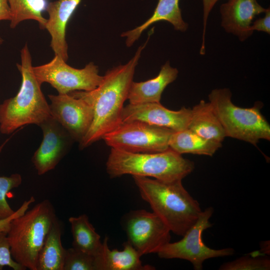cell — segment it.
<instances>
[{"label": "cell", "instance_id": "7c38bea8", "mask_svg": "<svg viewBox=\"0 0 270 270\" xmlns=\"http://www.w3.org/2000/svg\"><path fill=\"white\" fill-rule=\"evenodd\" d=\"M38 126L43 133L42 140L34 153L32 162L38 175L54 169L66 154L74 140L68 132L52 116Z\"/></svg>", "mask_w": 270, "mask_h": 270}, {"label": "cell", "instance_id": "f1b7e54d", "mask_svg": "<svg viewBox=\"0 0 270 270\" xmlns=\"http://www.w3.org/2000/svg\"><path fill=\"white\" fill-rule=\"evenodd\" d=\"M203 5V32L200 54H205V34L207 20L210 12L218 0H202Z\"/></svg>", "mask_w": 270, "mask_h": 270}, {"label": "cell", "instance_id": "2e32d148", "mask_svg": "<svg viewBox=\"0 0 270 270\" xmlns=\"http://www.w3.org/2000/svg\"><path fill=\"white\" fill-rule=\"evenodd\" d=\"M178 72V70L167 62L162 66L156 77L144 82L132 81L127 98L130 104L160 103L163 91L176 78Z\"/></svg>", "mask_w": 270, "mask_h": 270}, {"label": "cell", "instance_id": "f546056e", "mask_svg": "<svg viewBox=\"0 0 270 270\" xmlns=\"http://www.w3.org/2000/svg\"><path fill=\"white\" fill-rule=\"evenodd\" d=\"M265 16L262 18L255 20L251 25V30L253 32L255 30L259 32H264L268 34H270V8H266Z\"/></svg>", "mask_w": 270, "mask_h": 270}, {"label": "cell", "instance_id": "484cf974", "mask_svg": "<svg viewBox=\"0 0 270 270\" xmlns=\"http://www.w3.org/2000/svg\"><path fill=\"white\" fill-rule=\"evenodd\" d=\"M22 182V176L18 174L9 176H0V219L7 218L14 212L6 198L7 194L13 188L18 187Z\"/></svg>", "mask_w": 270, "mask_h": 270}, {"label": "cell", "instance_id": "cb8c5ba5", "mask_svg": "<svg viewBox=\"0 0 270 270\" xmlns=\"http://www.w3.org/2000/svg\"><path fill=\"white\" fill-rule=\"evenodd\" d=\"M259 252L242 256L238 258L222 264L220 270H269L270 260L266 257L260 256Z\"/></svg>", "mask_w": 270, "mask_h": 270}, {"label": "cell", "instance_id": "7a4b0ae2", "mask_svg": "<svg viewBox=\"0 0 270 270\" xmlns=\"http://www.w3.org/2000/svg\"><path fill=\"white\" fill-rule=\"evenodd\" d=\"M132 178L142 198L170 232L182 236L196 222L202 210L182 180L165 182L144 176Z\"/></svg>", "mask_w": 270, "mask_h": 270}, {"label": "cell", "instance_id": "83f0119b", "mask_svg": "<svg viewBox=\"0 0 270 270\" xmlns=\"http://www.w3.org/2000/svg\"><path fill=\"white\" fill-rule=\"evenodd\" d=\"M35 201L34 196H31L29 200H25L22 206L14 212L10 216L4 219H0V232H8L11 222L15 218L24 214L29 208L31 204Z\"/></svg>", "mask_w": 270, "mask_h": 270}, {"label": "cell", "instance_id": "277c9868", "mask_svg": "<svg viewBox=\"0 0 270 270\" xmlns=\"http://www.w3.org/2000/svg\"><path fill=\"white\" fill-rule=\"evenodd\" d=\"M194 168L193 162L170 148L153 153H135L111 148L106 163V172L112 178L130 174L165 182L182 180Z\"/></svg>", "mask_w": 270, "mask_h": 270}, {"label": "cell", "instance_id": "ba28073f", "mask_svg": "<svg viewBox=\"0 0 270 270\" xmlns=\"http://www.w3.org/2000/svg\"><path fill=\"white\" fill-rule=\"evenodd\" d=\"M213 212L212 207L202 210L196 222L182 236L183 238L165 244L156 253L158 256L165 259L186 260L192 264L195 270H201L204 262L208 259L233 255L235 252L233 248L213 249L206 246L202 241L203 232L212 226L210 219Z\"/></svg>", "mask_w": 270, "mask_h": 270}, {"label": "cell", "instance_id": "9a60e30c", "mask_svg": "<svg viewBox=\"0 0 270 270\" xmlns=\"http://www.w3.org/2000/svg\"><path fill=\"white\" fill-rule=\"evenodd\" d=\"M81 0H57L48 3L45 28L50 37V46L56 55L66 62L68 59V46L66 40L68 24Z\"/></svg>", "mask_w": 270, "mask_h": 270}, {"label": "cell", "instance_id": "ac0fdd59", "mask_svg": "<svg viewBox=\"0 0 270 270\" xmlns=\"http://www.w3.org/2000/svg\"><path fill=\"white\" fill-rule=\"evenodd\" d=\"M180 0H158L152 16L144 24L132 30L123 32L126 45L132 46L140 38L142 32L152 24L164 20L170 23L175 30L185 32L188 24L182 19L179 6Z\"/></svg>", "mask_w": 270, "mask_h": 270}, {"label": "cell", "instance_id": "3957f363", "mask_svg": "<svg viewBox=\"0 0 270 270\" xmlns=\"http://www.w3.org/2000/svg\"><path fill=\"white\" fill-rule=\"evenodd\" d=\"M20 64L16 66L22 76L20 90L13 98L0 104V132L9 134L28 124L38 126L51 116L41 90L42 84L33 72L32 59L27 44L20 50Z\"/></svg>", "mask_w": 270, "mask_h": 270}, {"label": "cell", "instance_id": "30bf717a", "mask_svg": "<svg viewBox=\"0 0 270 270\" xmlns=\"http://www.w3.org/2000/svg\"><path fill=\"white\" fill-rule=\"evenodd\" d=\"M128 240L141 256L157 253L170 242V231L155 213L144 210L130 212L124 218Z\"/></svg>", "mask_w": 270, "mask_h": 270}, {"label": "cell", "instance_id": "ffe728a7", "mask_svg": "<svg viewBox=\"0 0 270 270\" xmlns=\"http://www.w3.org/2000/svg\"><path fill=\"white\" fill-rule=\"evenodd\" d=\"M62 224L56 218L40 251L37 270H63L66 249L62 243Z\"/></svg>", "mask_w": 270, "mask_h": 270}, {"label": "cell", "instance_id": "5b68a950", "mask_svg": "<svg viewBox=\"0 0 270 270\" xmlns=\"http://www.w3.org/2000/svg\"><path fill=\"white\" fill-rule=\"evenodd\" d=\"M56 218L53 206L44 200L11 222L7 236L12 256L26 270H37L40 251Z\"/></svg>", "mask_w": 270, "mask_h": 270}, {"label": "cell", "instance_id": "52a82bcc", "mask_svg": "<svg viewBox=\"0 0 270 270\" xmlns=\"http://www.w3.org/2000/svg\"><path fill=\"white\" fill-rule=\"evenodd\" d=\"M174 132L140 121L122 122L102 138L111 148L135 153H153L168 148Z\"/></svg>", "mask_w": 270, "mask_h": 270}, {"label": "cell", "instance_id": "9c48e42d", "mask_svg": "<svg viewBox=\"0 0 270 270\" xmlns=\"http://www.w3.org/2000/svg\"><path fill=\"white\" fill-rule=\"evenodd\" d=\"M66 62L54 55L48 62L33 66V72L42 84H50L58 94H67L76 90L90 91L102 81L103 76L99 74L98 66L92 62L81 69L72 68Z\"/></svg>", "mask_w": 270, "mask_h": 270}, {"label": "cell", "instance_id": "8992f818", "mask_svg": "<svg viewBox=\"0 0 270 270\" xmlns=\"http://www.w3.org/2000/svg\"><path fill=\"white\" fill-rule=\"evenodd\" d=\"M227 88L214 89L208 94L214 112L226 136L256 146L260 140H270V126L261 113V103L244 108L234 105Z\"/></svg>", "mask_w": 270, "mask_h": 270}, {"label": "cell", "instance_id": "e0dca14e", "mask_svg": "<svg viewBox=\"0 0 270 270\" xmlns=\"http://www.w3.org/2000/svg\"><path fill=\"white\" fill-rule=\"evenodd\" d=\"M108 238L106 236L102 242V252L95 256L97 270H152V266L143 265L142 256L128 242L123 244L124 249L110 250L108 246Z\"/></svg>", "mask_w": 270, "mask_h": 270}, {"label": "cell", "instance_id": "4fadbf2b", "mask_svg": "<svg viewBox=\"0 0 270 270\" xmlns=\"http://www.w3.org/2000/svg\"><path fill=\"white\" fill-rule=\"evenodd\" d=\"M190 116L191 108L184 106L180 110H172L165 108L160 102L129 104L123 108L122 121H140L179 132L188 128Z\"/></svg>", "mask_w": 270, "mask_h": 270}, {"label": "cell", "instance_id": "7402d4cb", "mask_svg": "<svg viewBox=\"0 0 270 270\" xmlns=\"http://www.w3.org/2000/svg\"><path fill=\"white\" fill-rule=\"evenodd\" d=\"M72 236V247L96 256L100 254L102 242L100 236L90 223L86 214L68 218Z\"/></svg>", "mask_w": 270, "mask_h": 270}, {"label": "cell", "instance_id": "5bb4252c", "mask_svg": "<svg viewBox=\"0 0 270 270\" xmlns=\"http://www.w3.org/2000/svg\"><path fill=\"white\" fill-rule=\"evenodd\" d=\"M266 10L257 0H228L220 7L221 25L242 42L253 33L250 28L253 19Z\"/></svg>", "mask_w": 270, "mask_h": 270}, {"label": "cell", "instance_id": "d6986e66", "mask_svg": "<svg viewBox=\"0 0 270 270\" xmlns=\"http://www.w3.org/2000/svg\"><path fill=\"white\" fill-rule=\"evenodd\" d=\"M188 129L206 139L222 142L226 137L210 102L202 100L191 109Z\"/></svg>", "mask_w": 270, "mask_h": 270}, {"label": "cell", "instance_id": "4316f807", "mask_svg": "<svg viewBox=\"0 0 270 270\" xmlns=\"http://www.w3.org/2000/svg\"><path fill=\"white\" fill-rule=\"evenodd\" d=\"M8 266L14 270H24L12 257L7 233L0 232V270Z\"/></svg>", "mask_w": 270, "mask_h": 270}, {"label": "cell", "instance_id": "1f68e13d", "mask_svg": "<svg viewBox=\"0 0 270 270\" xmlns=\"http://www.w3.org/2000/svg\"><path fill=\"white\" fill-rule=\"evenodd\" d=\"M270 240L261 242L260 243V254L270 255Z\"/></svg>", "mask_w": 270, "mask_h": 270}, {"label": "cell", "instance_id": "8fae6325", "mask_svg": "<svg viewBox=\"0 0 270 270\" xmlns=\"http://www.w3.org/2000/svg\"><path fill=\"white\" fill-rule=\"evenodd\" d=\"M51 116L79 142L88 132L94 118L92 106L73 92L49 94Z\"/></svg>", "mask_w": 270, "mask_h": 270}, {"label": "cell", "instance_id": "6da1fadb", "mask_svg": "<svg viewBox=\"0 0 270 270\" xmlns=\"http://www.w3.org/2000/svg\"><path fill=\"white\" fill-rule=\"evenodd\" d=\"M146 42L140 46L128 63L106 72L100 84L90 91L76 90L74 94L82 97L93 106L92 124L79 142L83 149L102 139L122 122L124 104L128 98L136 68Z\"/></svg>", "mask_w": 270, "mask_h": 270}, {"label": "cell", "instance_id": "d6a6232c", "mask_svg": "<svg viewBox=\"0 0 270 270\" xmlns=\"http://www.w3.org/2000/svg\"><path fill=\"white\" fill-rule=\"evenodd\" d=\"M3 42V40L2 38L0 36V45L2 44Z\"/></svg>", "mask_w": 270, "mask_h": 270}, {"label": "cell", "instance_id": "d4e9b609", "mask_svg": "<svg viewBox=\"0 0 270 270\" xmlns=\"http://www.w3.org/2000/svg\"><path fill=\"white\" fill-rule=\"evenodd\" d=\"M63 270H97L96 257L74 247L66 249Z\"/></svg>", "mask_w": 270, "mask_h": 270}, {"label": "cell", "instance_id": "603a6c76", "mask_svg": "<svg viewBox=\"0 0 270 270\" xmlns=\"http://www.w3.org/2000/svg\"><path fill=\"white\" fill-rule=\"evenodd\" d=\"M11 13L10 27L15 28L26 20L36 21L41 29L45 28L46 19L42 13L46 11L48 0H8Z\"/></svg>", "mask_w": 270, "mask_h": 270}, {"label": "cell", "instance_id": "44dd1931", "mask_svg": "<svg viewBox=\"0 0 270 270\" xmlns=\"http://www.w3.org/2000/svg\"><path fill=\"white\" fill-rule=\"evenodd\" d=\"M222 146V142L204 138L188 128L174 132L169 140L170 148L180 154L212 156Z\"/></svg>", "mask_w": 270, "mask_h": 270}, {"label": "cell", "instance_id": "4dcf8cb0", "mask_svg": "<svg viewBox=\"0 0 270 270\" xmlns=\"http://www.w3.org/2000/svg\"><path fill=\"white\" fill-rule=\"evenodd\" d=\"M11 13L8 0H0V21L9 20Z\"/></svg>", "mask_w": 270, "mask_h": 270}]
</instances>
